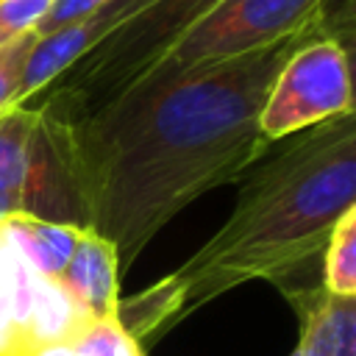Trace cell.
I'll return each mask as SVG.
<instances>
[{"label":"cell","mask_w":356,"mask_h":356,"mask_svg":"<svg viewBox=\"0 0 356 356\" xmlns=\"http://www.w3.org/2000/svg\"><path fill=\"white\" fill-rule=\"evenodd\" d=\"M320 36H331L325 14L236 58L156 67L70 125L89 231L114 245L120 273L178 211L209 189L239 181L275 145L259 125L264 100L289 56Z\"/></svg>","instance_id":"6da1fadb"},{"label":"cell","mask_w":356,"mask_h":356,"mask_svg":"<svg viewBox=\"0 0 356 356\" xmlns=\"http://www.w3.org/2000/svg\"><path fill=\"white\" fill-rule=\"evenodd\" d=\"M239 181L228 222L170 273L184 295L181 320L248 281L278 286L323 256L334 225L356 203V117L292 134Z\"/></svg>","instance_id":"7a4b0ae2"},{"label":"cell","mask_w":356,"mask_h":356,"mask_svg":"<svg viewBox=\"0 0 356 356\" xmlns=\"http://www.w3.org/2000/svg\"><path fill=\"white\" fill-rule=\"evenodd\" d=\"M217 3L220 0L147 3L22 106H33L64 125H78L159 67Z\"/></svg>","instance_id":"3957f363"},{"label":"cell","mask_w":356,"mask_h":356,"mask_svg":"<svg viewBox=\"0 0 356 356\" xmlns=\"http://www.w3.org/2000/svg\"><path fill=\"white\" fill-rule=\"evenodd\" d=\"M345 114H353L350 50L331 36H320L281 67L259 125L270 142H278Z\"/></svg>","instance_id":"277c9868"},{"label":"cell","mask_w":356,"mask_h":356,"mask_svg":"<svg viewBox=\"0 0 356 356\" xmlns=\"http://www.w3.org/2000/svg\"><path fill=\"white\" fill-rule=\"evenodd\" d=\"M325 3L328 0H220L186 31L159 67L186 70L261 50L320 22Z\"/></svg>","instance_id":"5b68a950"},{"label":"cell","mask_w":356,"mask_h":356,"mask_svg":"<svg viewBox=\"0 0 356 356\" xmlns=\"http://www.w3.org/2000/svg\"><path fill=\"white\" fill-rule=\"evenodd\" d=\"M36 114L39 117L31 139L22 214L89 231V209L78 178L72 128L42 114L39 108Z\"/></svg>","instance_id":"8992f818"},{"label":"cell","mask_w":356,"mask_h":356,"mask_svg":"<svg viewBox=\"0 0 356 356\" xmlns=\"http://www.w3.org/2000/svg\"><path fill=\"white\" fill-rule=\"evenodd\" d=\"M147 3H153V0H106L95 11L83 14L81 19L70 22L47 36H39L25 61V72H22V81L17 89V106L28 103L58 72H64L72 61H78L86 50H92L100 39H106L117 25H122L128 17H134Z\"/></svg>","instance_id":"52a82bcc"},{"label":"cell","mask_w":356,"mask_h":356,"mask_svg":"<svg viewBox=\"0 0 356 356\" xmlns=\"http://www.w3.org/2000/svg\"><path fill=\"white\" fill-rule=\"evenodd\" d=\"M300 323V356H356V298L331 295L323 284H281Z\"/></svg>","instance_id":"ba28073f"},{"label":"cell","mask_w":356,"mask_h":356,"mask_svg":"<svg viewBox=\"0 0 356 356\" xmlns=\"http://www.w3.org/2000/svg\"><path fill=\"white\" fill-rule=\"evenodd\" d=\"M56 284L86 320L114 317L120 300V264L114 245L95 231H81L75 250Z\"/></svg>","instance_id":"9c48e42d"},{"label":"cell","mask_w":356,"mask_h":356,"mask_svg":"<svg viewBox=\"0 0 356 356\" xmlns=\"http://www.w3.org/2000/svg\"><path fill=\"white\" fill-rule=\"evenodd\" d=\"M8 242L17 248V253L47 281H56L61 270L67 267L75 242H78V228L61 225V222H47L36 220L28 214H14L0 220Z\"/></svg>","instance_id":"30bf717a"},{"label":"cell","mask_w":356,"mask_h":356,"mask_svg":"<svg viewBox=\"0 0 356 356\" xmlns=\"http://www.w3.org/2000/svg\"><path fill=\"white\" fill-rule=\"evenodd\" d=\"M36 117L39 114L33 106H8L0 114V220L22 214Z\"/></svg>","instance_id":"8fae6325"},{"label":"cell","mask_w":356,"mask_h":356,"mask_svg":"<svg viewBox=\"0 0 356 356\" xmlns=\"http://www.w3.org/2000/svg\"><path fill=\"white\" fill-rule=\"evenodd\" d=\"M181 306H184V295L178 284L170 275H164L161 281L145 286L142 292L125 300L120 298L114 317L122 325V331L139 348H145L147 342L161 339L167 331H172L181 323Z\"/></svg>","instance_id":"7c38bea8"},{"label":"cell","mask_w":356,"mask_h":356,"mask_svg":"<svg viewBox=\"0 0 356 356\" xmlns=\"http://www.w3.org/2000/svg\"><path fill=\"white\" fill-rule=\"evenodd\" d=\"M331 295L356 298V206L334 225L323 248V281Z\"/></svg>","instance_id":"4fadbf2b"},{"label":"cell","mask_w":356,"mask_h":356,"mask_svg":"<svg viewBox=\"0 0 356 356\" xmlns=\"http://www.w3.org/2000/svg\"><path fill=\"white\" fill-rule=\"evenodd\" d=\"M72 356H145L142 348L122 331L117 317L89 320L70 342Z\"/></svg>","instance_id":"5bb4252c"},{"label":"cell","mask_w":356,"mask_h":356,"mask_svg":"<svg viewBox=\"0 0 356 356\" xmlns=\"http://www.w3.org/2000/svg\"><path fill=\"white\" fill-rule=\"evenodd\" d=\"M36 39L39 36L33 31H28V33H19L0 47V114L8 106H17V89H19L25 61L36 44Z\"/></svg>","instance_id":"9a60e30c"},{"label":"cell","mask_w":356,"mask_h":356,"mask_svg":"<svg viewBox=\"0 0 356 356\" xmlns=\"http://www.w3.org/2000/svg\"><path fill=\"white\" fill-rule=\"evenodd\" d=\"M100 3H106V0H53V6L47 8V14L36 22L33 33L36 36H47V33H53V31H58V28L81 19L83 14L95 11Z\"/></svg>","instance_id":"2e32d148"},{"label":"cell","mask_w":356,"mask_h":356,"mask_svg":"<svg viewBox=\"0 0 356 356\" xmlns=\"http://www.w3.org/2000/svg\"><path fill=\"white\" fill-rule=\"evenodd\" d=\"M36 356H72V350H70V345H53V348L39 350Z\"/></svg>","instance_id":"e0dca14e"},{"label":"cell","mask_w":356,"mask_h":356,"mask_svg":"<svg viewBox=\"0 0 356 356\" xmlns=\"http://www.w3.org/2000/svg\"><path fill=\"white\" fill-rule=\"evenodd\" d=\"M6 42H11V39H6V36H3V33H0V47H3V44H6Z\"/></svg>","instance_id":"ac0fdd59"},{"label":"cell","mask_w":356,"mask_h":356,"mask_svg":"<svg viewBox=\"0 0 356 356\" xmlns=\"http://www.w3.org/2000/svg\"><path fill=\"white\" fill-rule=\"evenodd\" d=\"M289 356H300V353H298V348H295V353H289Z\"/></svg>","instance_id":"d6986e66"}]
</instances>
